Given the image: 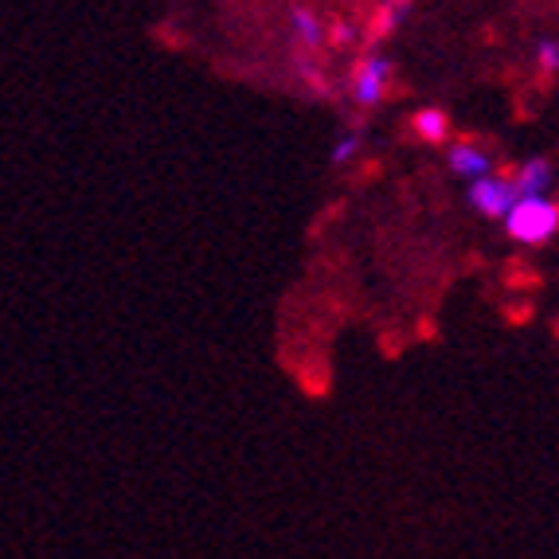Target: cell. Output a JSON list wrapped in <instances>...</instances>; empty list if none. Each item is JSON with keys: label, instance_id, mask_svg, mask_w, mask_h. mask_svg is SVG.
<instances>
[{"label": "cell", "instance_id": "cell-1", "mask_svg": "<svg viewBox=\"0 0 559 559\" xmlns=\"http://www.w3.org/2000/svg\"><path fill=\"white\" fill-rule=\"evenodd\" d=\"M509 235L524 247H544L559 231V204L551 197H516L513 207L501 215Z\"/></svg>", "mask_w": 559, "mask_h": 559}, {"label": "cell", "instance_id": "cell-2", "mask_svg": "<svg viewBox=\"0 0 559 559\" xmlns=\"http://www.w3.org/2000/svg\"><path fill=\"white\" fill-rule=\"evenodd\" d=\"M516 200V188L509 177H493V173H485V177H474L469 180V207L489 219H501Z\"/></svg>", "mask_w": 559, "mask_h": 559}, {"label": "cell", "instance_id": "cell-3", "mask_svg": "<svg viewBox=\"0 0 559 559\" xmlns=\"http://www.w3.org/2000/svg\"><path fill=\"white\" fill-rule=\"evenodd\" d=\"M388 83H392V59L372 51V56H364L360 67H356L353 98L360 106H376L383 98V91H388Z\"/></svg>", "mask_w": 559, "mask_h": 559}, {"label": "cell", "instance_id": "cell-4", "mask_svg": "<svg viewBox=\"0 0 559 559\" xmlns=\"http://www.w3.org/2000/svg\"><path fill=\"white\" fill-rule=\"evenodd\" d=\"M551 160L548 157H528L521 168H516L513 177V188H516V197H548L551 192Z\"/></svg>", "mask_w": 559, "mask_h": 559}, {"label": "cell", "instance_id": "cell-5", "mask_svg": "<svg viewBox=\"0 0 559 559\" xmlns=\"http://www.w3.org/2000/svg\"><path fill=\"white\" fill-rule=\"evenodd\" d=\"M450 173L462 180H474V177H485V173H493V157L481 150V145H469V141H462V145H454L450 150Z\"/></svg>", "mask_w": 559, "mask_h": 559}, {"label": "cell", "instance_id": "cell-6", "mask_svg": "<svg viewBox=\"0 0 559 559\" xmlns=\"http://www.w3.org/2000/svg\"><path fill=\"white\" fill-rule=\"evenodd\" d=\"M289 28H294V36H298L301 51H318L321 39H325V28H321V16L313 9H294L289 12Z\"/></svg>", "mask_w": 559, "mask_h": 559}, {"label": "cell", "instance_id": "cell-7", "mask_svg": "<svg viewBox=\"0 0 559 559\" xmlns=\"http://www.w3.org/2000/svg\"><path fill=\"white\" fill-rule=\"evenodd\" d=\"M411 12H415V0H383L380 12H376V20H372V32L380 39L395 36V32L411 20Z\"/></svg>", "mask_w": 559, "mask_h": 559}, {"label": "cell", "instance_id": "cell-8", "mask_svg": "<svg viewBox=\"0 0 559 559\" xmlns=\"http://www.w3.org/2000/svg\"><path fill=\"white\" fill-rule=\"evenodd\" d=\"M411 126H415V133H419L423 141H430V145L447 141V133H450V118H447V110H439V106L419 110L415 118H411Z\"/></svg>", "mask_w": 559, "mask_h": 559}, {"label": "cell", "instance_id": "cell-9", "mask_svg": "<svg viewBox=\"0 0 559 559\" xmlns=\"http://www.w3.org/2000/svg\"><path fill=\"white\" fill-rule=\"evenodd\" d=\"M360 150H364V133L360 130L345 133V138L333 145V165H348V160L360 157Z\"/></svg>", "mask_w": 559, "mask_h": 559}, {"label": "cell", "instance_id": "cell-10", "mask_svg": "<svg viewBox=\"0 0 559 559\" xmlns=\"http://www.w3.org/2000/svg\"><path fill=\"white\" fill-rule=\"evenodd\" d=\"M536 67H540L544 75H556V67H559V44L556 39H540V47H536Z\"/></svg>", "mask_w": 559, "mask_h": 559}, {"label": "cell", "instance_id": "cell-11", "mask_svg": "<svg viewBox=\"0 0 559 559\" xmlns=\"http://www.w3.org/2000/svg\"><path fill=\"white\" fill-rule=\"evenodd\" d=\"M333 36H336V44L345 47V44H353V39H356V32L348 28V24H336V28H333Z\"/></svg>", "mask_w": 559, "mask_h": 559}]
</instances>
